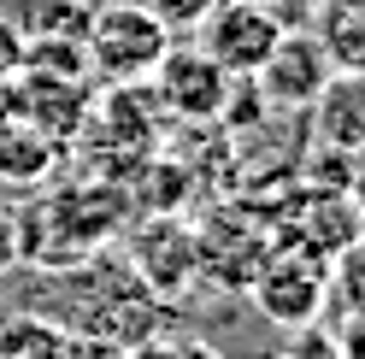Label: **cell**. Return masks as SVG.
Wrapping results in <instances>:
<instances>
[{
    "label": "cell",
    "mask_w": 365,
    "mask_h": 359,
    "mask_svg": "<svg viewBox=\"0 0 365 359\" xmlns=\"http://www.w3.org/2000/svg\"><path fill=\"white\" fill-rule=\"evenodd\" d=\"M130 271L153 301H177L182 288L200 277L195 259V224L182 212H142L130 236Z\"/></svg>",
    "instance_id": "cell-5"
},
{
    "label": "cell",
    "mask_w": 365,
    "mask_h": 359,
    "mask_svg": "<svg viewBox=\"0 0 365 359\" xmlns=\"http://www.w3.org/2000/svg\"><path fill=\"white\" fill-rule=\"evenodd\" d=\"M135 6H142V12H153L171 36H189V30H200V18H207L218 0H135Z\"/></svg>",
    "instance_id": "cell-14"
},
{
    "label": "cell",
    "mask_w": 365,
    "mask_h": 359,
    "mask_svg": "<svg viewBox=\"0 0 365 359\" xmlns=\"http://www.w3.org/2000/svg\"><path fill=\"white\" fill-rule=\"evenodd\" d=\"M283 359H341V353H336V335H324L318 324H307V330H294V348Z\"/></svg>",
    "instance_id": "cell-17"
},
{
    "label": "cell",
    "mask_w": 365,
    "mask_h": 359,
    "mask_svg": "<svg viewBox=\"0 0 365 359\" xmlns=\"http://www.w3.org/2000/svg\"><path fill=\"white\" fill-rule=\"evenodd\" d=\"M330 71H336V65H330L324 36H312V30H283V41L271 48V59L254 71V83H259V100H265V106L307 112L318 95H324Z\"/></svg>",
    "instance_id": "cell-8"
},
{
    "label": "cell",
    "mask_w": 365,
    "mask_h": 359,
    "mask_svg": "<svg viewBox=\"0 0 365 359\" xmlns=\"http://www.w3.org/2000/svg\"><path fill=\"white\" fill-rule=\"evenodd\" d=\"M148 88H153V106L182 118V124L230 118V106H236V77L224 71L212 53H200L195 41H171L165 59L153 65Z\"/></svg>",
    "instance_id": "cell-3"
},
{
    "label": "cell",
    "mask_w": 365,
    "mask_h": 359,
    "mask_svg": "<svg viewBox=\"0 0 365 359\" xmlns=\"http://www.w3.org/2000/svg\"><path fill=\"white\" fill-rule=\"evenodd\" d=\"M265 6H277V12H283V0H265Z\"/></svg>",
    "instance_id": "cell-21"
},
{
    "label": "cell",
    "mask_w": 365,
    "mask_h": 359,
    "mask_svg": "<svg viewBox=\"0 0 365 359\" xmlns=\"http://www.w3.org/2000/svg\"><path fill=\"white\" fill-rule=\"evenodd\" d=\"M59 359H124L112 342H101V335H83V330H65V353Z\"/></svg>",
    "instance_id": "cell-18"
},
{
    "label": "cell",
    "mask_w": 365,
    "mask_h": 359,
    "mask_svg": "<svg viewBox=\"0 0 365 359\" xmlns=\"http://www.w3.org/2000/svg\"><path fill=\"white\" fill-rule=\"evenodd\" d=\"M247 295H254V306L277 330H307V324L324 318V306H330V259L312 254L307 241H294V236H277L265 265H259V277L247 283Z\"/></svg>",
    "instance_id": "cell-2"
},
{
    "label": "cell",
    "mask_w": 365,
    "mask_h": 359,
    "mask_svg": "<svg viewBox=\"0 0 365 359\" xmlns=\"http://www.w3.org/2000/svg\"><path fill=\"white\" fill-rule=\"evenodd\" d=\"M283 236H294V241H307L312 254L336 259L348 241L365 236V207H359V194H348V189H336V194H307V207L289 218Z\"/></svg>",
    "instance_id": "cell-9"
},
{
    "label": "cell",
    "mask_w": 365,
    "mask_h": 359,
    "mask_svg": "<svg viewBox=\"0 0 365 359\" xmlns=\"http://www.w3.org/2000/svg\"><path fill=\"white\" fill-rule=\"evenodd\" d=\"M18 259H24V248H18V212L0 207V277H6Z\"/></svg>",
    "instance_id": "cell-19"
},
{
    "label": "cell",
    "mask_w": 365,
    "mask_h": 359,
    "mask_svg": "<svg viewBox=\"0 0 365 359\" xmlns=\"http://www.w3.org/2000/svg\"><path fill=\"white\" fill-rule=\"evenodd\" d=\"M59 171V142H48L41 130L0 118V183L18 194H41Z\"/></svg>",
    "instance_id": "cell-11"
},
{
    "label": "cell",
    "mask_w": 365,
    "mask_h": 359,
    "mask_svg": "<svg viewBox=\"0 0 365 359\" xmlns=\"http://www.w3.org/2000/svg\"><path fill=\"white\" fill-rule=\"evenodd\" d=\"M6 106L18 124L41 130L48 142H77L83 124H88V106H95V88H88V77H65V71H36V65H24L12 83H6Z\"/></svg>",
    "instance_id": "cell-6"
},
{
    "label": "cell",
    "mask_w": 365,
    "mask_h": 359,
    "mask_svg": "<svg viewBox=\"0 0 365 359\" xmlns=\"http://www.w3.org/2000/svg\"><path fill=\"white\" fill-rule=\"evenodd\" d=\"M336 353L341 359H365V312H348V324L336 330Z\"/></svg>",
    "instance_id": "cell-20"
},
{
    "label": "cell",
    "mask_w": 365,
    "mask_h": 359,
    "mask_svg": "<svg viewBox=\"0 0 365 359\" xmlns=\"http://www.w3.org/2000/svg\"><path fill=\"white\" fill-rule=\"evenodd\" d=\"M312 130L318 142L336 153H365V71H330L324 95L312 106Z\"/></svg>",
    "instance_id": "cell-10"
},
{
    "label": "cell",
    "mask_w": 365,
    "mask_h": 359,
    "mask_svg": "<svg viewBox=\"0 0 365 359\" xmlns=\"http://www.w3.org/2000/svg\"><path fill=\"white\" fill-rule=\"evenodd\" d=\"M18 71H24V30L0 12V83H12Z\"/></svg>",
    "instance_id": "cell-16"
},
{
    "label": "cell",
    "mask_w": 365,
    "mask_h": 359,
    "mask_svg": "<svg viewBox=\"0 0 365 359\" xmlns=\"http://www.w3.org/2000/svg\"><path fill=\"white\" fill-rule=\"evenodd\" d=\"M330 295L341 306V318H348V312H365V236L348 241V248L330 259Z\"/></svg>",
    "instance_id": "cell-13"
},
{
    "label": "cell",
    "mask_w": 365,
    "mask_h": 359,
    "mask_svg": "<svg viewBox=\"0 0 365 359\" xmlns=\"http://www.w3.org/2000/svg\"><path fill=\"white\" fill-rule=\"evenodd\" d=\"M124 359H218V353L195 335H148V342L124 348Z\"/></svg>",
    "instance_id": "cell-15"
},
{
    "label": "cell",
    "mask_w": 365,
    "mask_h": 359,
    "mask_svg": "<svg viewBox=\"0 0 365 359\" xmlns=\"http://www.w3.org/2000/svg\"><path fill=\"white\" fill-rule=\"evenodd\" d=\"M171 41L177 36L159 24L153 12H142L135 0H95V18H88V36H83L88 83H95V77H101V88L148 83Z\"/></svg>",
    "instance_id": "cell-1"
},
{
    "label": "cell",
    "mask_w": 365,
    "mask_h": 359,
    "mask_svg": "<svg viewBox=\"0 0 365 359\" xmlns=\"http://www.w3.org/2000/svg\"><path fill=\"white\" fill-rule=\"evenodd\" d=\"M271 236L265 224H254L247 212H212L207 224H195V259L218 288H247L259 277V265L271 254Z\"/></svg>",
    "instance_id": "cell-7"
},
{
    "label": "cell",
    "mask_w": 365,
    "mask_h": 359,
    "mask_svg": "<svg viewBox=\"0 0 365 359\" xmlns=\"http://www.w3.org/2000/svg\"><path fill=\"white\" fill-rule=\"evenodd\" d=\"M59 353H65V324L36 318V312L0 318V359H59Z\"/></svg>",
    "instance_id": "cell-12"
},
{
    "label": "cell",
    "mask_w": 365,
    "mask_h": 359,
    "mask_svg": "<svg viewBox=\"0 0 365 359\" xmlns=\"http://www.w3.org/2000/svg\"><path fill=\"white\" fill-rule=\"evenodd\" d=\"M283 12L265 6V0H218V6L200 18V53H212L230 77H254L271 59V48L283 41Z\"/></svg>",
    "instance_id": "cell-4"
}]
</instances>
